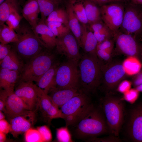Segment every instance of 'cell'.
Wrapping results in <instances>:
<instances>
[{
    "instance_id": "1",
    "label": "cell",
    "mask_w": 142,
    "mask_h": 142,
    "mask_svg": "<svg viewBox=\"0 0 142 142\" xmlns=\"http://www.w3.org/2000/svg\"><path fill=\"white\" fill-rule=\"evenodd\" d=\"M69 126L73 136L78 139H87L110 133L101 108L92 103Z\"/></svg>"
},
{
    "instance_id": "2",
    "label": "cell",
    "mask_w": 142,
    "mask_h": 142,
    "mask_svg": "<svg viewBox=\"0 0 142 142\" xmlns=\"http://www.w3.org/2000/svg\"><path fill=\"white\" fill-rule=\"evenodd\" d=\"M78 65V88L82 92L89 95L95 91L101 83L102 65L97 55L85 53L81 55Z\"/></svg>"
},
{
    "instance_id": "3",
    "label": "cell",
    "mask_w": 142,
    "mask_h": 142,
    "mask_svg": "<svg viewBox=\"0 0 142 142\" xmlns=\"http://www.w3.org/2000/svg\"><path fill=\"white\" fill-rule=\"evenodd\" d=\"M100 102V107L104 115L110 133L111 135L118 137L125 116L123 99L107 94Z\"/></svg>"
},
{
    "instance_id": "4",
    "label": "cell",
    "mask_w": 142,
    "mask_h": 142,
    "mask_svg": "<svg viewBox=\"0 0 142 142\" xmlns=\"http://www.w3.org/2000/svg\"><path fill=\"white\" fill-rule=\"evenodd\" d=\"M15 31L18 37L16 51L20 56L30 59L42 51L43 45L29 25L20 24Z\"/></svg>"
},
{
    "instance_id": "5",
    "label": "cell",
    "mask_w": 142,
    "mask_h": 142,
    "mask_svg": "<svg viewBox=\"0 0 142 142\" xmlns=\"http://www.w3.org/2000/svg\"><path fill=\"white\" fill-rule=\"evenodd\" d=\"M54 59L53 55L42 51L23 66L21 70L20 80L36 82L53 65Z\"/></svg>"
},
{
    "instance_id": "6",
    "label": "cell",
    "mask_w": 142,
    "mask_h": 142,
    "mask_svg": "<svg viewBox=\"0 0 142 142\" xmlns=\"http://www.w3.org/2000/svg\"><path fill=\"white\" fill-rule=\"evenodd\" d=\"M124 4V12L119 30L139 42L142 40V6L130 1Z\"/></svg>"
},
{
    "instance_id": "7",
    "label": "cell",
    "mask_w": 142,
    "mask_h": 142,
    "mask_svg": "<svg viewBox=\"0 0 142 142\" xmlns=\"http://www.w3.org/2000/svg\"><path fill=\"white\" fill-rule=\"evenodd\" d=\"M78 64L68 60L59 65L56 71L53 88H79Z\"/></svg>"
},
{
    "instance_id": "8",
    "label": "cell",
    "mask_w": 142,
    "mask_h": 142,
    "mask_svg": "<svg viewBox=\"0 0 142 142\" xmlns=\"http://www.w3.org/2000/svg\"><path fill=\"white\" fill-rule=\"evenodd\" d=\"M88 95L81 92L60 107L66 126L72 124L78 116L91 104Z\"/></svg>"
},
{
    "instance_id": "9",
    "label": "cell",
    "mask_w": 142,
    "mask_h": 142,
    "mask_svg": "<svg viewBox=\"0 0 142 142\" xmlns=\"http://www.w3.org/2000/svg\"><path fill=\"white\" fill-rule=\"evenodd\" d=\"M101 19L113 33L114 35L119 31L123 20L124 4L112 2L100 7Z\"/></svg>"
},
{
    "instance_id": "10",
    "label": "cell",
    "mask_w": 142,
    "mask_h": 142,
    "mask_svg": "<svg viewBox=\"0 0 142 142\" xmlns=\"http://www.w3.org/2000/svg\"><path fill=\"white\" fill-rule=\"evenodd\" d=\"M128 114L126 135L131 141L142 142V102L133 105Z\"/></svg>"
},
{
    "instance_id": "11",
    "label": "cell",
    "mask_w": 142,
    "mask_h": 142,
    "mask_svg": "<svg viewBox=\"0 0 142 142\" xmlns=\"http://www.w3.org/2000/svg\"><path fill=\"white\" fill-rule=\"evenodd\" d=\"M79 46L75 37L70 32L56 38L55 47L58 53L64 55L68 60L78 63L81 58Z\"/></svg>"
},
{
    "instance_id": "12",
    "label": "cell",
    "mask_w": 142,
    "mask_h": 142,
    "mask_svg": "<svg viewBox=\"0 0 142 142\" xmlns=\"http://www.w3.org/2000/svg\"><path fill=\"white\" fill-rule=\"evenodd\" d=\"M114 36L117 51L129 57H135L142 52L140 43L133 36L120 31Z\"/></svg>"
},
{
    "instance_id": "13",
    "label": "cell",
    "mask_w": 142,
    "mask_h": 142,
    "mask_svg": "<svg viewBox=\"0 0 142 142\" xmlns=\"http://www.w3.org/2000/svg\"><path fill=\"white\" fill-rule=\"evenodd\" d=\"M37 90L38 97L36 107L43 116L49 121L55 118L64 119V116L60 109L53 103L48 95L37 85Z\"/></svg>"
},
{
    "instance_id": "14",
    "label": "cell",
    "mask_w": 142,
    "mask_h": 142,
    "mask_svg": "<svg viewBox=\"0 0 142 142\" xmlns=\"http://www.w3.org/2000/svg\"><path fill=\"white\" fill-rule=\"evenodd\" d=\"M0 99L4 103L6 110L5 115L9 120L29 110L14 92L9 93L3 89L1 90Z\"/></svg>"
},
{
    "instance_id": "15",
    "label": "cell",
    "mask_w": 142,
    "mask_h": 142,
    "mask_svg": "<svg viewBox=\"0 0 142 142\" xmlns=\"http://www.w3.org/2000/svg\"><path fill=\"white\" fill-rule=\"evenodd\" d=\"M37 86L33 82L20 80L14 90L30 110H33L36 107L38 97Z\"/></svg>"
},
{
    "instance_id": "16",
    "label": "cell",
    "mask_w": 142,
    "mask_h": 142,
    "mask_svg": "<svg viewBox=\"0 0 142 142\" xmlns=\"http://www.w3.org/2000/svg\"><path fill=\"white\" fill-rule=\"evenodd\" d=\"M35 118L33 110H27L10 120V132L15 138L25 133L31 127Z\"/></svg>"
},
{
    "instance_id": "17",
    "label": "cell",
    "mask_w": 142,
    "mask_h": 142,
    "mask_svg": "<svg viewBox=\"0 0 142 142\" xmlns=\"http://www.w3.org/2000/svg\"><path fill=\"white\" fill-rule=\"evenodd\" d=\"M101 69L104 85L108 90L115 88L126 74L123 64H120L107 68L102 65Z\"/></svg>"
},
{
    "instance_id": "18",
    "label": "cell",
    "mask_w": 142,
    "mask_h": 142,
    "mask_svg": "<svg viewBox=\"0 0 142 142\" xmlns=\"http://www.w3.org/2000/svg\"><path fill=\"white\" fill-rule=\"evenodd\" d=\"M33 30L43 46L48 49L55 46L57 38L44 21L40 19Z\"/></svg>"
},
{
    "instance_id": "19",
    "label": "cell",
    "mask_w": 142,
    "mask_h": 142,
    "mask_svg": "<svg viewBox=\"0 0 142 142\" xmlns=\"http://www.w3.org/2000/svg\"><path fill=\"white\" fill-rule=\"evenodd\" d=\"M81 92H82L78 88H53L49 92L50 93V94H48L53 103L59 108L60 107L73 97Z\"/></svg>"
},
{
    "instance_id": "20",
    "label": "cell",
    "mask_w": 142,
    "mask_h": 142,
    "mask_svg": "<svg viewBox=\"0 0 142 142\" xmlns=\"http://www.w3.org/2000/svg\"><path fill=\"white\" fill-rule=\"evenodd\" d=\"M81 35L80 46L83 49L85 53L97 55V50L98 42L93 32L87 27L85 24L81 25Z\"/></svg>"
},
{
    "instance_id": "21",
    "label": "cell",
    "mask_w": 142,
    "mask_h": 142,
    "mask_svg": "<svg viewBox=\"0 0 142 142\" xmlns=\"http://www.w3.org/2000/svg\"><path fill=\"white\" fill-rule=\"evenodd\" d=\"M23 6L21 11L22 16L33 29L40 20L38 17L40 11L37 1L28 0Z\"/></svg>"
},
{
    "instance_id": "22",
    "label": "cell",
    "mask_w": 142,
    "mask_h": 142,
    "mask_svg": "<svg viewBox=\"0 0 142 142\" xmlns=\"http://www.w3.org/2000/svg\"><path fill=\"white\" fill-rule=\"evenodd\" d=\"M19 77V72L1 68L0 88L9 93L14 92L15 84Z\"/></svg>"
},
{
    "instance_id": "23",
    "label": "cell",
    "mask_w": 142,
    "mask_h": 142,
    "mask_svg": "<svg viewBox=\"0 0 142 142\" xmlns=\"http://www.w3.org/2000/svg\"><path fill=\"white\" fill-rule=\"evenodd\" d=\"M58 65L54 64L36 82L37 86L48 94L53 88L56 71Z\"/></svg>"
},
{
    "instance_id": "24",
    "label": "cell",
    "mask_w": 142,
    "mask_h": 142,
    "mask_svg": "<svg viewBox=\"0 0 142 142\" xmlns=\"http://www.w3.org/2000/svg\"><path fill=\"white\" fill-rule=\"evenodd\" d=\"M89 28L93 33L98 43L114 38L113 32L102 20L90 24Z\"/></svg>"
},
{
    "instance_id": "25",
    "label": "cell",
    "mask_w": 142,
    "mask_h": 142,
    "mask_svg": "<svg viewBox=\"0 0 142 142\" xmlns=\"http://www.w3.org/2000/svg\"><path fill=\"white\" fill-rule=\"evenodd\" d=\"M1 68L19 72L23 66L17 52L11 49L8 55L0 61Z\"/></svg>"
},
{
    "instance_id": "26",
    "label": "cell",
    "mask_w": 142,
    "mask_h": 142,
    "mask_svg": "<svg viewBox=\"0 0 142 142\" xmlns=\"http://www.w3.org/2000/svg\"><path fill=\"white\" fill-rule=\"evenodd\" d=\"M66 11L67 14L69 28L80 46L81 35V25L69 2L67 5Z\"/></svg>"
},
{
    "instance_id": "27",
    "label": "cell",
    "mask_w": 142,
    "mask_h": 142,
    "mask_svg": "<svg viewBox=\"0 0 142 142\" xmlns=\"http://www.w3.org/2000/svg\"><path fill=\"white\" fill-rule=\"evenodd\" d=\"M83 1L88 23L90 24L101 20L100 8L90 1Z\"/></svg>"
},
{
    "instance_id": "28",
    "label": "cell",
    "mask_w": 142,
    "mask_h": 142,
    "mask_svg": "<svg viewBox=\"0 0 142 142\" xmlns=\"http://www.w3.org/2000/svg\"><path fill=\"white\" fill-rule=\"evenodd\" d=\"M20 6L18 0H5L0 4V25L4 24L11 13Z\"/></svg>"
},
{
    "instance_id": "29",
    "label": "cell",
    "mask_w": 142,
    "mask_h": 142,
    "mask_svg": "<svg viewBox=\"0 0 142 142\" xmlns=\"http://www.w3.org/2000/svg\"><path fill=\"white\" fill-rule=\"evenodd\" d=\"M18 40V35L15 30L4 24L0 25V41L1 43L8 44L16 43Z\"/></svg>"
},
{
    "instance_id": "30",
    "label": "cell",
    "mask_w": 142,
    "mask_h": 142,
    "mask_svg": "<svg viewBox=\"0 0 142 142\" xmlns=\"http://www.w3.org/2000/svg\"><path fill=\"white\" fill-rule=\"evenodd\" d=\"M126 74L129 75L136 74L140 71L142 64L135 57H129L123 63Z\"/></svg>"
},
{
    "instance_id": "31",
    "label": "cell",
    "mask_w": 142,
    "mask_h": 142,
    "mask_svg": "<svg viewBox=\"0 0 142 142\" xmlns=\"http://www.w3.org/2000/svg\"><path fill=\"white\" fill-rule=\"evenodd\" d=\"M41 15V19L45 21L48 16L57 8L53 0H37Z\"/></svg>"
},
{
    "instance_id": "32",
    "label": "cell",
    "mask_w": 142,
    "mask_h": 142,
    "mask_svg": "<svg viewBox=\"0 0 142 142\" xmlns=\"http://www.w3.org/2000/svg\"><path fill=\"white\" fill-rule=\"evenodd\" d=\"M69 2L79 22L83 24L88 23L83 2L79 0H70Z\"/></svg>"
},
{
    "instance_id": "33",
    "label": "cell",
    "mask_w": 142,
    "mask_h": 142,
    "mask_svg": "<svg viewBox=\"0 0 142 142\" xmlns=\"http://www.w3.org/2000/svg\"><path fill=\"white\" fill-rule=\"evenodd\" d=\"M45 21L59 22L69 27L67 12L61 8H56L49 14Z\"/></svg>"
},
{
    "instance_id": "34",
    "label": "cell",
    "mask_w": 142,
    "mask_h": 142,
    "mask_svg": "<svg viewBox=\"0 0 142 142\" xmlns=\"http://www.w3.org/2000/svg\"><path fill=\"white\" fill-rule=\"evenodd\" d=\"M45 22L56 38L62 37L70 32L69 27L62 23L55 22Z\"/></svg>"
},
{
    "instance_id": "35",
    "label": "cell",
    "mask_w": 142,
    "mask_h": 142,
    "mask_svg": "<svg viewBox=\"0 0 142 142\" xmlns=\"http://www.w3.org/2000/svg\"><path fill=\"white\" fill-rule=\"evenodd\" d=\"M20 8L15 9L10 13L6 23L8 26L15 30L19 28L23 16L19 14Z\"/></svg>"
},
{
    "instance_id": "36",
    "label": "cell",
    "mask_w": 142,
    "mask_h": 142,
    "mask_svg": "<svg viewBox=\"0 0 142 142\" xmlns=\"http://www.w3.org/2000/svg\"><path fill=\"white\" fill-rule=\"evenodd\" d=\"M25 140L28 142H43L40 133L37 129L31 128L25 133Z\"/></svg>"
},
{
    "instance_id": "37",
    "label": "cell",
    "mask_w": 142,
    "mask_h": 142,
    "mask_svg": "<svg viewBox=\"0 0 142 142\" xmlns=\"http://www.w3.org/2000/svg\"><path fill=\"white\" fill-rule=\"evenodd\" d=\"M56 136L59 142H73L71 133L67 126L57 129Z\"/></svg>"
},
{
    "instance_id": "38",
    "label": "cell",
    "mask_w": 142,
    "mask_h": 142,
    "mask_svg": "<svg viewBox=\"0 0 142 142\" xmlns=\"http://www.w3.org/2000/svg\"><path fill=\"white\" fill-rule=\"evenodd\" d=\"M139 92L135 88L130 89L123 94V99L130 104H133L138 98Z\"/></svg>"
},
{
    "instance_id": "39",
    "label": "cell",
    "mask_w": 142,
    "mask_h": 142,
    "mask_svg": "<svg viewBox=\"0 0 142 142\" xmlns=\"http://www.w3.org/2000/svg\"><path fill=\"white\" fill-rule=\"evenodd\" d=\"M87 141L96 142H119L121 141L119 137L113 135L104 137H95L87 139Z\"/></svg>"
},
{
    "instance_id": "40",
    "label": "cell",
    "mask_w": 142,
    "mask_h": 142,
    "mask_svg": "<svg viewBox=\"0 0 142 142\" xmlns=\"http://www.w3.org/2000/svg\"><path fill=\"white\" fill-rule=\"evenodd\" d=\"M114 38L107 40L98 43L97 49L105 50L111 53L113 49Z\"/></svg>"
},
{
    "instance_id": "41",
    "label": "cell",
    "mask_w": 142,
    "mask_h": 142,
    "mask_svg": "<svg viewBox=\"0 0 142 142\" xmlns=\"http://www.w3.org/2000/svg\"><path fill=\"white\" fill-rule=\"evenodd\" d=\"M37 129L40 133L43 142H49L52 139V135L50 130L47 126L43 125L37 127Z\"/></svg>"
},
{
    "instance_id": "42",
    "label": "cell",
    "mask_w": 142,
    "mask_h": 142,
    "mask_svg": "<svg viewBox=\"0 0 142 142\" xmlns=\"http://www.w3.org/2000/svg\"><path fill=\"white\" fill-rule=\"evenodd\" d=\"M131 83L130 82L124 80L119 83L117 88L118 91L124 94L131 89Z\"/></svg>"
},
{
    "instance_id": "43",
    "label": "cell",
    "mask_w": 142,
    "mask_h": 142,
    "mask_svg": "<svg viewBox=\"0 0 142 142\" xmlns=\"http://www.w3.org/2000/svg\"><path fill=\"white\" fill-rule=\"evenodd\" d=\"M11 49V46L8 44H0V61L2 60L9 53Z\"/></svg>"
},
{
    "instance_id": "44",
    "label": "cell",
    "mask_w": 142,
    "mask_h": 142,
    "mask_svg": "<svg viewBox=\"0 0 142 142\" xmlns=\"http://www.w3.org/2000/svg\"><path fill=\"white\" fill-rule=\"evenodd\" d=\"M10 124L4 119L0 120V131L6 134L10 132Z\"/></svg>"
},
{
    "instance_id": "45",
    "label": "cell",
    "mask_w": 142,
    "mask_h": 142,
    "mask_svg": "<svg viewBox=\"0 0 142 142\" xmlns=\"http://www.w3.org/2000/svg\"><path fill=\"white\" fill-rule=\"evenodd\" d=\"M97 54L105 60H108L110 57V53L105 50L97 49Z\"/></svg>"
},
{
    "instance_id": "46",
    "label": "cell",
    "mask_w": 142,
    "mask_h": 142,
    "mask_svg": "<svg viewBox=\"0 0 142 142\" xmlns=\"http://www.w3.org/2000/svg\"><path fill=\"white\" fill-rule=\"evenodd\" d=\"M133 79V84L135 88L142 84V71L136 74Z\"/></svg>"
},
{
    "instance_id": "47",
    "label": "cell",
    "mask_w": 142,
    "mask_h": 142,
    "mask_svg": "<svg viewBox=\"0 0 142 142\" xmlns=\"http://www.w3.org/2000/svg\"><path fill=\"white\" fill-rule=\"evenodd\" d=\"M92 2L97 5L100 6L110 3L113 2V0H87Z\"/></svg>"
},
{
    "instance_id": "48",
    "label": "cell",
    "mask_w": 142,
    "mask_h": 142,
    "mask_svg": "<svg viewBox=\"0 0 142 142\" xmlns=\"http://www.w3.org/2000/svg\"><path fill=\"white\" fill-rule=\"evenodd\" d=\"M0 111L4 112L5 114L6 110L4 102L2 100L0 99Z\"/></svg>"
},
{
    "instance_id": "49",
    "label": "cell",
    "mask_w": 142,
    "mask_h": 142,
    "mask_svg": "<svg viewBox=\"0 0 142 142\" xmlns=\"http://www.w3.org/2000/svg\"><path fill=\"white\" fill-rule=\"evenodd\" d=\"M6 139V134L0 131V142H4L5 141Z\"/></svg>"
},
{
    "instance_id": "50",
    "label": "cell",
    "mask_w": 142,
    "mask_h": 142,
    "mask_svg": "<svg viewBox=\"0 0 142 142\" xmlns=\"http://www.w3.org/2000/svg\"><path fill=\"white\" fill-rule=\"evenodd\" d=\"M131 1L136 4L142 6V0H131Z\"/></svg>"
},
{
    "instance_id": "51",
    "label": "cell",
    "mask_w": 142,
    "mask_h": 142,
    "mask_svg": "<svg viewBox=\"0 0 142 142\" xmlns=\"http://www.w3.org/2000/svg\"><path fill=\"white\" fill-rule=\"evenodd\" d=\"M131 0H113V2H117L122 3L124 2H128L130 1H131Z\"/></svg>"
},
{
    "instance_id": "52",
    "label": "cell",
    "mask_w": 142,
    "mask_h": 142,
    "mask_svg": "<svg viewBox=\"0 0 142 142\" xmlns=\"http://www.w3.org/2000/svg\"><path fill=\"white\" fill-rule=\"evenodd\" d=\"M139 92H142V84L135 88Z\"/></svg>"
},
{
    "instance_id": "53",
    "label": "cell",
    "mask_w": 142,
    "mask_h": 142,
    "mask_svg": "<svg viewBox=\"0 0 142 142\" xmlns=\"http://www.w3.org/2000/svg\"><path fill=\"white\" fill-rule=\"evenodd\" d=\"M2 112L0 111V120L4 119L5 116Z\"/></svg>"
},
{
    "instance_id": "54",
    "label": "cell",
    "mask_w": 142,
    "mask_h": 142,
    "mask_svg": "<svg viewBox=\"0 0 142 142\" xmlns=\"http://www.w3.org/2000/svg\"><path fill=\"white\" fill-rule=\"evenodd\" d=\"M25 0H18L20 6H23L25 2Z\"/></svg>"
},
{
    "instance_id": "55",
    "label": "cell",
    "mask_w": 142,
    "mask_h": 142,
    "mask_svg": "<svg viewBox=\"0 0 142 142\" xmlns=\"http://www.w3.org/2000/svg\"><path fill=\"white\" fill-rule=\"evenodd\" d=\"M58 5L62 1V0H53Z\"/></svg>"
},
{
    "instance_id": "56",
    "label": "cell",
    "mask_w": 142,
    "mask_h": 142,
    "mask_svg": "<svg viewBox=\"0 0 142 142\" xmlns=\"http://www.w3.org/2000/svg\"><path fill=\"white\" fill-rule=\"evenodd\" d=\"M5 0H0V4L3 2Z\"/></svg>"
},
{
    "instance_id": "57",
    "label": "cell",
    "mask_w": 142,
    "mask_h": 142,
    "mask_svg": "<svg viewBox=\"0 0 142 142\" xmlns=\"http://www.w3.org/2000/svg\"><path fill=\"white\" fill-rule=\"evenodd\" d=\"M141 45V48H142V42L140 43Z\"/></svg>"
}]
</instances>
